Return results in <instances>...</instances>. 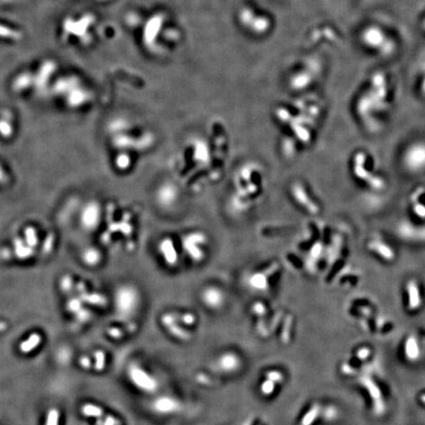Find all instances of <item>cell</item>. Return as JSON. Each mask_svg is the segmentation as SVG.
<instances>
[{
	"instance_id": "obj_8",
	"label": "cell",
	"mask_w": 425,
	"mask_h": 425,
	"mask_svg": "<svg viewBox=\"0 0 425 425\" xmlns=\"http://www.w3.org/2000/svg\"><path fill=\"white\" fill-rule=\"evenodd\" d=\"M280 266L277 263L271 264L269 267L259 270L250 274L247 278V285L250 289L256 291H266L270 287V282L274 275L277 274Z\"/></svg>"
},
{
	"instance_id": "obj_2",
	"label": "cell",
	"mask_w": 425,
	"mask_h": 425,
	"mask_svg": "<svg viewBox=\"0 0 425 425\" xmlns=\"http://www.w3.org/2000/svg\"><path fill=\"white\" fill-rule=\"evenodd\" d=\"M141 303V294L133 285H122L114 293L115 310L119 317L129 319L134 315Z\"/></svg>"
},
{
	"instance_id": "obj_32",
	"label": "cell",
	"mask_w": 425,
	"mask_h": 425,
	"mask_svg": "<svg viewBox=\"0 0 425 425\" xmlns=\"http://www.w3.org/2000/svg\"><path fill=\"white\" fill-rule=\"evenodd\" d=\"M414 211H415V214H417L419 217H425V207L421 204H415Z\"/></svg>"
},
{
	"instance_id": "obj_31",
	"label": "cell",
	"mask_w": 425,
	"mask_h": 425,
	"mask_svg": "<svg viewBox=\"0 0 425 425\" xmlns=\"http://www.w3.org/2000/svg\"><path fill=\"white\" fill-rule=\"evenodd\" d=\"M253 312L257 315H262L266 312V307L262 303H256L253 306Z\"/></svg>"
},
{
	"instance_id": "obj_10",
	"label": "cell",
	"mask_w": 425,
	"mask_h": 425,
	"mask_svg": "<svg viewBox=\"0 0 425 425\" xmlns=\"http://www.w3.org/2000/svg\"><path fill=\"white\" fill-rule=\"evenodd\" d=\"M157 253L168 268L174 269L178 266L179 262V250L171 237L166 236L158 241Z\"/></svg>"
},
{
	"instance_id": "obj_3",
	"label": "cell",
	"mask_w": 425,
	"mask_h": 425,
	"mask_svg": "<svg viewBox=\"0 0 425 425\" xmlns=\"http://www.w3.org/2000/svg\"><path fill=\"white\" fill-rule=\"evenodd\" d=\"M208 235L202 231H192L181 237V249L192 263H203L208 255Z\"/></svg>"
},
{
	"instance_id": "obj_36",
	"label": "cell",
	"mask_w": 425,
	"mask_h": 425,
	"mask_svg": "<svg viewBox=\"0 0 425 425\" xmlns=\"http://www.w3.org/2000/svg\"><path fill=\"white\" fill-rule=\"evenodd\" d=\"M420 401H421L422 403H425V394L420 396Z\"/></svg>"
},
{
	"instance_id": "obj_22",
	"label": "cell",
	"mask_w": 425,
	"mask_h": 425,
	"mask_svg": "<svg viewBox=\"0 0 425 425\" xmlns=\"http://www.w3.org/2000/svg\"><path fill=\"white\" fill-rule=\"evenodd\" d=\"M319 414H320V406H319L318 403H315L311 406L309 412L306 413V414L303 416L300 425L312 424L314 420L316 419V417L319 415Z\"/></svg>"
},
{
	"instance_id": "obj_19",
	"label": "cell",
	"mask_w": 425,
	"mask_h": 425,
	"mask_svg": "<svg viewBox=\"0 0 425 425\" xmlns=\"http://www.w3.org/2000/svg\"><path fill=\"white\" fill-rule=\"evenodd\" d=\"M132 163H133L132 157L126 152L119 153L114 160L115 168H117L118 170H120V171L128 170L129 168L132 167Z\"/></svg>"
},
{
	"instance_id": "obj_1",
	"label": "cell",
	"mask_w": 425,
	"mask_h": 425,
	"mask_svg": "<svg viewBox=\"0 0 425 425\" xmlns=\"http://www.w3.org/2000/svg\"><path fill=\"white\" fill-rule=\"evenodd\" d=\"M262 175L260 168L256 164H245L239 168L235 174V200L240 199V209L243 210V200H246L249 196L254 198L261 192Z\"/></svg>"
},
{
	"instance_id": "obj_23",
	"label": "cell",
	"mask_w": 425,
	"mask_h": 425,
	"mask_svg": "<svg viewBox=\"0 0 425 425\" xmlns=\"http://www.w3.org/2000/svg\"><path fill=\"white\" fill-rule=\"evenodd\" d=\"M26 244L28 246L34 247L38 243V235L34 227H27L25 231Z\"/></svg>"
},
{
	"instance_id": "obj_13",
	"label": "cell",
	"mask_w": 425,
	"mask_h": 425,
	"mask_svg": "<svg viewBox=\"0 0 425 425\" xmlns=\"http://www.w3.org/2000/svg\"><path fill=\"white\" fill-rule=\"evenodd\" d=\"M241 358L235 352H224L221 355L216 361V365L219 371L224 374L235 373L241 367Z\"/></svg>"
},
{
	"instance_id": "obj_30",
	"label": "cell",
	"mask_w": 425,
	"mask_h": 425,
	"mask_svg": "<svg viewBox=\"0 0 425 425\" xmlns=\"http://www.w3.org/2000/svg\"><path fill=\"white\" fill-rule=\"evenodd\" d=\"M0 133L4 137H9L12 133L10 124L4 122V121H0Z\"/></svg>"
},
{
	"instance_id": "obj_24",
	"label": "cell",
	"mask_w": 425,
	"mask_h": 425,
	"mask_svg": "<svg viewBox=\"0 0 425 425\" xmlns=\"http://www.w3.org/2000/svg\"><path fill=\"white\" fill-rule=\"evenodd\" d=\"M82 412L85 415L95 416V417H100L103 414V412L101 411L100 408H98L96 405H93V404H85L82 408Z\"/></svg>"
},
{
	"instance_id": "obj_33",
	"label": "cell",
	"mask_w": 425,
	"mask_h": 425,
	"mask_svg": "<svg viewBox=\"0 0 425 425\" xmlns=\"http://www.w3.org/2000/svg\"><path fill=\"white\" fill-rule=\"evenodd\" d=\"M368 353H369V350L367 349V348H361L359 351H358V358H366L368 357Z\"/></svg>"
},
{
	"instance_id": "obj_9",
	"label": "cell",
	"mask_w": 425,
	"mask_h": 425,
	"mask_svg": "<svg viewBox=\"0 0 425 425\" xmlns=\"http://www.w3.org/2000/svg\"><path fill=\"white\" fill-rule=\"evenodd\" d=\"M155 198L158 207L164 210H168L179 201V187L172 181H165L158 185Z\"/></svg>"
},
{
	"instance_id": "obj_27",
	"label": "cell",
	"mask_w": 425,
	"mask_h": 425,
	"mask_svg": "<svg viewBox=\"0 0 425 425\" xmlns=\"http://www.w3.org/2000/svg\"><path fill=\"white\" fill-rule=\"evenodd\" d=\"M266 378L275 382L276 384L281 383L284 381V374L279 370H270L266 373Z\"/></svg>"
},
{
	"instance_id": "obj_20",
	"label": "cell",
	"mask_w": 425,
	"mask_h": 425,
	"mask_svg": "<svg viewBox=\"0 0 425 425\" xmlns=\"http://www.w3.org/2000/svg\"><path fill=\"white\" fill-rule=\"evenodd\" d=\"M42 338L38 334H33L32 336L29 337V339L25 342H23L22 344L20 345V349L22 352H29L31 350H33L34 348L37 347V346L41 343Z\"/></svg>"
},
{
	"instance_id": "obj_11",
	"label": "cell",
	"mask_w": 425,
	"mask_h": 425,
	"mask_svg": "<svg viewBox=\"0 0 425 425\" xmlns=\"http://www.w3.org/2000/svg\"><path fill=\"white\" fill-rule=\"evenodd\" d=\"M291 193L293 200L309 214L316 215L320 211L318 204L311 199V196L306 191L305 186L300 182H295L291 185Z\"/></svg>"
},
{
	"instance_id": "obj_5",
	"label": "cell",
	"mask_w": 425,
	"mask_h": 425,
	"mask_svg": "<svg viewBox=\"0 0 425 425\" xmlns=\"http://www.w3.org/2000/svg\"><path fill=\"white\" fill-rule=\"evenodd\" d=\"M102 210L100 203L90 201L85 204L79 215V222L81 227L86 232L96 231L101 224Z\"/></svg>"
},
{
	"instance_id": "obj_4",
	"label": "cell",
	"mask_w": 425,
	"mask_h": 425,
	"mask_svg": "<svg viewBox=\"0 0 425 425\" xmlns=\"http://www.w3.org/2000/svg\"><path fill=\"white\" fill-rule=\"evenodd\" d=\"M403 167L411 172L425 170V143L417 142L409 146L403 154Z\"/></svg>"
},
{
	"instance_id": "obj_14",
	"label": "cell",
	"mask_w": 425,
	"mask_h": 425,
	"mask_svg": "<svg viewBox=\"0 0 425 425\" xmlns=\"http://www.w3.org/2000/svg\"><path fill=\"white\" fill-rule=\"evenodd\" d=\"M153 411L160 414H171L178 413L181 409L179 401L170 397H161L156 399L152 404Z\"/></svg>"
},
{
	"instance_id": "obj_35",
	"label": "cell",
	"mask_w": 425,
	"mask_h": 425,
	"mask_svg": "<svg viewBox=\"0 0 425 425\" xmlns=\"http://www.w3.org/2000/svg\"><path fill=\"white\" fill-rule=\"evenodd\" d=\"M82 365H83V366H84V367H89V366H90L89 360H88V359H87V360H86V359H85V358H83V359H82Z\"/></svg>"
},
{
	"instance_id": "obj_25",
	"label": "cell",
	"mask_w": 425,
	"mask_h": 425,
	"mask_svg": "<svg viewBox=\"0 0 425 425\" xmlns=\"http://www.w3.org/2000/svg\"><path fill=\"white\" fill-rule=\"evenodd\" d=\"M276 385H277V384H276L275 382L269 380V379L266 378L265 381L261 384L260 391L262 393V395H264V396H271V395H273V393L275 392Z\"/></svg>"
},
{
	"instance_id": "obj_29",
	"label": "cell",
	"mask_w": 425,
	"mask_h": 425,
	"mask_svg": "<svg viewBox=\"0 0 425 425\" xmlns=\"http://www.w3.org/2000/svg\"><path fill=\"white\" fill-rule=\"evenodd\" d=\"M58 420H59L58 412L56 410H51L47 415L46 425H58Z\"/></svg>"
},
{
	"instance_id": "obj_34",
	"label": "cell",
	"mask_w": 425,
	"mask_h": 425,
	"mask_svg": "<svg viewBox=\"0 0 425 425\" xmlns=\"http://www.w3.org/2000/svg\"><path fill=\"white\" fill-rule=\"evenodd\" d=\"M5 176H6V173L4 171V168L2 167V165L0 164V185L3 183Z\"/></svg>"
},
{
	"instance_id": "obj_26",
	"label": "cell",
	"mask_w": 425,
	"mask_h": 425,
	"mask_svg": "<svg viewBox=\"0 0 425 425\" xmlns=\"http://www.w3.org/2000/svg\"><path fill=\"white\" fill-rule=\"evenodd\" d=\"M179 321L181 322L180 324L186 325V326H192L196 322V316L193 313H182L179 314Z\"/></svg>"
},
{
	"instance_id": "obj_12",
	"label": "cell",
	"mask_w": 425,
	"mask_h": 425,
	"mask_svg": "<svg viewBox=\"0 0 425 425\" xmlns=\"http://www.w3.org/2000/svg\"><path fill=\"white\" fill-rule=\"evenodd\" d=\"M203 304L212 310L221 309L225 302V294L224 291L217 286H207L201 291L200 294Z\"/></svg>"
},
{
	"instance_id": "obj_7",
	"label": "cell",
	"mask_w": 425,
	"mask_h": 425,
	"mask_svg": "<svg viewBox=\"0 0 425 425\" xmlns=\"http://www.w3.org/2000/svg\"><path fill=\"white\" fill-rule=\"evenodd\" d=\"M366 156L362 152H358L353 157V174L356 178L366 182L369 186L374 189H382L385 185V182L379 176H373L371 172H368L365 168Z\"/></svg>"
},
{
	"instance_id": "obj_18",
	"label": "cell",
	"mask_w": 425,
	"mask_h": 425,
	"mask_svg": "<svg viewBox=\"0 0 425 425\" xmlns=\"http://www.w3.org/2000/svg\"><path fill=\"white\" fill-rule=\"evenodd\" d=\"M82 259H83L84 263H85L86 265H88V266H91V267L97 266V265H99V264L101 263V252H100L99 250H97V249H94V248L87 249V250L83 253Z\"/></svg>"
},
{
	"instance_id": "obj_21",
	"label": "cell",
	"mask_w": 425,
	"mask_h": 425,
	"mask_svg": "<svg viewBox=\"0 0 425 425\" xmlns=\"http://www.w3.org/2000/svg\"><path fill=\"white\" fill-rule=\"evenodd\" d=\"M405 356L410 359H414L417 358L419 355V350H418V346L417 343L415 342L414 337H411L408 339L406 343H405Z\"/></svg>"
},
{
	"instance_id": "obj_6",
	"label": "cell",
	"mask_w": 425,
	"mask_h": 425,
	"mask_svg": "<svg viewBox=\"0 0 425 425\" xmlns=\"http://www.w3.org/2000/svg\"><path fill=\"white\" fill-rule=\"evenodd\" d=\"M128 375L136 388L145 393L157 391V381L154 376L149 374L144 368L137 364H132L129 367Z\"/></svg>"
},
{
	"instance_id": "obj_15",
	"label": "cell",
	"mask_w": 425,
	"mask_h": 425,
	"mask_svg": "<svg viewBox=\"0 0 425 425\" xmlns=\"http://www.w3.org/2000/svg\"><path fill=\"white\" fill-rule=\"evenodd\" d=\"M192 157L193 161L197 163V165H201L202 167H204V165L206 166L209 164L210 149L203 140L195 141L192 152Z\"/></svg>"
},
{
	"instance_id": "obj_16",
	"label": "cell",
	"mask_w": 425,
	"mask_h": 425,
	"mask_svg": "<svg viewBox=\"0 0 425 425\" xmlns=\"http://www.w3.org/2000/svg\"><path fill=\"white\" fill-rule=\"evenodd\" d=\"M368 248L385 261H393L395 259V251L387 243L375 239L368 242Z\"/></svg>"
},
{
	"instance_id": "obj_17",
	"label": "cell",
	"mask_w": 425,
	"mask_h": 425,
	"mask_svg": "<svg viewBox=\"0 0 425 425\" xmlns=\"http://www.w3.org/2000/svg\"><path fill=\"white\" fill-rule=\"evenodd\" d=\"M406 292L409 296V308L411 310H416L421 305V295L418 284L416 280H411L406 284Z\"/></svg>"
},
{
	"instance_id": "obj_28",
	"label": "cell",
	"mask_w": 425,
	"mask_h": 425,
	"mask_svg": "<svg viewBox=\"0 0 425 425\" xmlns=\"http://www.w3.org/2000/svg\"><path fill=\"white\" fill-rule=\"evenodd\" d=\"M96 369L101 370L104 368V364H105V356L104 353L99 350L96 352Z\"/></svg>"
}]
</instances>
